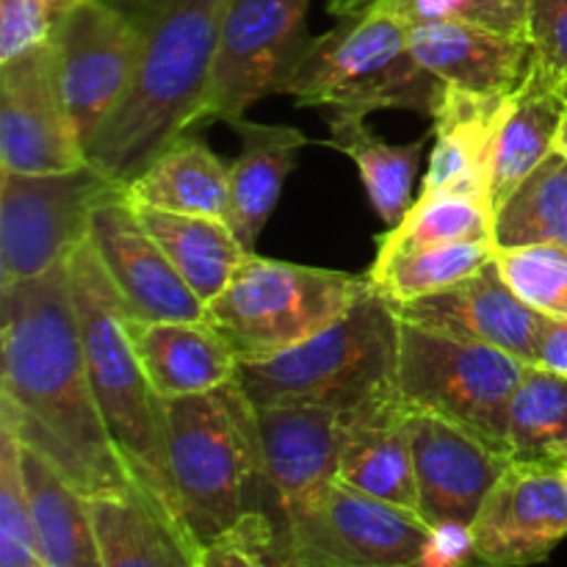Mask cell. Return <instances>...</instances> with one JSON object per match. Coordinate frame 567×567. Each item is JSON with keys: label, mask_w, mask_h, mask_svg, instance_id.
<instances>
[{"label": "cell", "mask_w": 567, "mask_h": 567, "mask_svg": "<svg viewBox=\"0 0 567 567\" xmlns=\"http://www.w3.org/2000/svg\"><path fill=\"white\" fill-rule=\"evenodd\" d=\"M410 50L441 83L485 97H507L532 64L529 39L507 37L468 20L413 22Z\"/></svg>", "instance_id": "20"}, {"label": "cell", "mask_w": 567, "mask_h": 567, "mask_svg": "<svg viewBox=\"0 0 567 567\" xmlns=\"http://www.w3.org/2000/svg\"><path fill=\"white\" fill-rule=\"evenodd\" d=\"M50 48L61 97L86 150L131 92L142 31L127 11L105 0H81L55 17Z\"/></svg>", "instance_id": "11"}, {"label": "cell", "mask_w": 567, "mask_h": 567, "mask_svg": "<svg viewBox=\"0 0 567 567\" xmlns=\"http://www.w3.org/2000/svg\"><path fill=\"white\" fill-rule=\"evenodd\" d=\"M399 316L371 286L327 330L280 354L238 363V385L255 408L319 404L354 413L396 391Z\"/></svg>", "instance_id": "6"}, {"label": "cell", "mask_w": 567, "mask_h": 567, "mask_svg": "<svg viewBox=\"0 0 567 567\" xmlns=\"http://www.w3.org/2000/svg\"><path fill=\"white\" fill-rule=\"evenodd\" d=\"M491 260H496L493 241H454L396 249V252H377L369 280L388 302L402 305L457 286L485 269Z\"/></svg>", "instance_id": "30"}, {"label": "cell", "mask_w": 567, "mask_h": 567, "mask_svg": "<svg viewBox=\"0 0 567 567\" xmlns=\"http://www.w3.org/2000/svg\"><path fill=\"white\" fill-rule=\"evenodd\" d=\"M443 89L446 83L415 61L410 22L385 3H374L308 39L277 94H291L299 109L327 114L419 111L432 116Z\"/></svg>", "instance_id": "5"}, {"label": "cell", "mask_w": 567, "mask_h": 567, "mask_svg": "<svg viewBox=\"0 0 567 567\" xmlns=\"http://www.w3.org/2000/svg\"><path fill=\"white\" fill-rule=\"evenodd\" d=\"M413 460L426 524L471 526L513 463V454L452 421L413 410Z\"/></svg>", "instance_id": "17"}, {"label": "cell", "mask_w": 567, "mask_h": 567, "mask_svg": "<svg viewBox=\"0 0 567 567\" xmlns=\"http://www.w3.org/2000/svg\"><path fill=\"white\" fill-rule=\"evenodd\" d=\"M529 42L537 64L567 97V0H532Z\"/></svg>", "instance_id": "38"}, {"label": "cell", "mask_w": 567, "mask_h": 567, "mask_svg": "<svg viewBox=\"0 0 567 567\" xmlns=\"http://www.w3.org/2000/svg\"><path fill=\"white\" fill-rule=\"evenodd\" d=\"M0 426L86 498L138 487L94 399L66 264L0 291Z\"/></svg>", "instance_id": "1"}, {"label": "cell", "mask_w": 567, "mask_h": 567, "mask_svg": "<svg viewBox=\"0 0 567 567\" xmlns=\"http://www.w3.org/2000/svg\"><path fill=\"white\" fill-rule=\"evenodd\" d=\"M103 567H199V548L181 524L133 487L89 498Z\"/></svg>", "instance_id": "23"}, {"label": "cell", "mask_w": 567, "mask_h": 567, "mask_svg": "<svg viewBox=\"0 0 567 567\" xmlns=\"http://www.w3.org/2000/svg\"><path fill=\"white\" fill-rule=\"evenodd\" d=\"M20 471L44 567H103L89 498L22 443Z\"/></svg>", "instance_id": "26"}, {"label": "cell", "mask_w": 567, "mask_h": 567, "mask_svg": "<svg viewBox=\"0 0 567 567\" xmlns=\"http://www.w3.org/2000/svg\"><path fill=\"white\" fill-rule=\"evenodd\" d=\"M338 480L380 502L421 515L413 460V410L399 388L349 413Z\"/></svg>", "instance_id": "19"}, {"label": "cell", "mask_w": 567, "mask_h": 567, "mask_svg": "<svg viewBox=\"0 0 567 567\" xmlns=\"http://www.w3.org/2000/svg\"><path fill=\"white\" fill-rule=\"evenodd\" d=\"M133 214L142 221L144 230L153 236V241L164 249L183 280L188 282L194 293L203 299V305L214 302L249 249L236 238L233 227L225 219L214 216L177 214V210L150 208V205H133Z\"/></svg>", "instance_id": "28"}, {"label": "cell", "mask_w": 567, "mask_h": 567, "mask_svg": "<svg viewBox=\"0 0 567 567\" xmlns=\"http://www.w3.org/2000/svg\"><path fill=\"white\" fill-rule=\"evenodd\" d=\"M327 122H330L327 144L354 161L371 208L382 216L388 227L399 225L415 203V172H419L421 153L426 150V138L391 144L374 136L365 127V116L358 114H327Z\"/></svg>", "instance_id": "29"}, {"label": "cell", "mask_w": 567, "mask_h": 567, "mask_svg": "<svg viewBox=\"0 0 567 567\" xmlns=\"http://www.w3.org/2000/svg\"><path fill=\"white\" fill-rule=\"evenodd\" d=\"M233 0H144L131 92L86 144V161L122 188L161 153L203 127L210 78Z\"/></svg>", "instance_id": "2"}, {"label": "cell", "mask_w": 567, "mask_h": 567, "mask_svg": "<svg viewBox=\"0 0 567 567\" xmlns=\"http://www.w3.org/2000/svg\"><path fill=\"white\" fill-rule=\"evenodd\" d=\"M524 371V360L491 343L399 319V396L415 413L452 421L507 454L509 402Z\"/></svg>", "instance_id": "9"}, {"label": "cell", "mask_w": 567, "mask_h": 567, "mask_svg": "<svg viewBox=\"0 0 567 567\" xmlns=\"http://www.w3.org/2000/svg\"><path fill=\"white\" fill-rule=\"evenodd\" d=\"M44 3H48L50 11H53V14L59 17V14H64L66 9H72V6H75V3H81V0H44Z\"/></svg>", "instance_id": "43"}, {"label": "cell", "mask_w": 567, "mask_h": 567, "mask_svg": "<svg viewBox=\"0 0 567 567\" xmlns=\"http://www.w3.org/2000/svg\"><path fill=\"white\" fill-rule=\"evenodd\" d=\"M258 410L264 487L255 509L282 515L338 480L349 413L319 404H269Z\"/></svg>", "instance_id": "16"}, {"label": "cell", "mask_w": 567, "mask_h": 567, "mask_svg": "<svg viewBox=\"0 0 567 567\" xmlns=\"http://www.w3.org/2000/svg\"><path fill=\"white\" fill-rule=\"evenodd\" d=\"M535 365L567 377V319H546L537 343Z\"/></svg>", "instance_id": "41"}, {"label": "cell", "mask_w": 567, "mask_h": 567, "mask_svg": "<svg viewBox=\"0 0 567 567\" xmlns=\"http://www.w3.org/2000/svg\"><path fill=\"white\" fill-rule=\"evenodd\" d=\"M565 109V92L532 55L524 81L507 94L493 142L487 166V199L493 214L557 150Z\"/></svg>", "instance_id": "21"}, {"label": "cell", "mask_w": 567, "mask_h": 567, "mask_svg": "<svg viewBox=\"0 0 567 567\" xmlns=\"http://www.w3.org/2000/svg\"><path fill=\"white\" fill-rule=\"evenodd\" d=\"M476 551L493 567L546 563L567 537V482L551 460H513L471 524Z\"/></svg>", "instance_id": "14"}, {"label": "cell", "mask_w": 567, "mask_h": 567, "mask_svg": "<svg viewBox=\"0 0 567 567\" xmlns=\"http://www.w3.org/2000/svg\"><path fill=\"white\" fill-rule=\"evenodd\" d=\"M127 336L161 399L214 391L236 380L241 363L208 321H142L127 316Z\"/></svg>", "instance_id": "22"}, {"label": "cell", "mask_w": 567, "mask_h": 567, "mask_svg": "<svg viewBox=\"0 0 567 567\" xmlns=\"http://www.w3.org/2000/svg\"><path fill=\"white\" fill-rule=\"evenodd\" d=\"M496 258L504 280L518 299L548 319H567V247L529 244L496 249Z\"/></svg>", "instance_id": "34"}, {"label": "cell", "mask_w": 567, "mask_h": 567, "mask_svg": "<svg viewBox=\"0 0 567 567\" xmlns=\"http://www.w3.org/2000/svg\"><path fill=\"white\" fill-rule=\"evenodd\" d=\"M454 241H493V208L487 194L471 188L419 194L408 216L377 238V252Z\"/></svg>", "instance_id": "32"}, {"label": "cell", "mask_w": 567, "mask_h": 567, "mask_svg": "<svg viewBox=\"0 0 567 567\" xmlns=\"http://www.w3.org/2000/svg\"><path fill=\"white\" fill-rule=\"evenodd\" d=\"M0 567H44L20 471V441L0 426Z\"/></svg>", "instance_id": "35"}, {"label": "cell", "mask_w": 567, "mask_h": 567, "mask_svg": "<svg viewBox=\"0 0 567 567\" xmlns=\"http://www.w3.org/2000/svg\"><path fill=\"white\" fill-rule=\"evenodd\" d=\"M374 3L377 0H327V9H330V14H336V17H352Z\"/></svg>", "instance_id": "42"}, {"label": "cell", "mask_w": 567, "mask_h": 567, "mask_svg": "<svg viewBox=\"0 0 567 567\" xmlns=\"http://www.w3.org/2000/svg\"><path fill=\"white\" fill-rule=\"evenodd\" d=\"M563 463H567V449L563 452V457H559V465H563Z\"/></svg>", "instance_id": "45"}, {"label": "cell", "mask_w": 567, "mask_h": 567, "mask_svg": "<svg viewBox=\"0 0 567 567\" xmlns=\"http://www.w3.org/2000/svg\"><path fill=\"white\" fill-rule=\"evenodd\" d=\"M369 291V271L352 275L249 252L225 291L205 305V321L238 360L271 358L327 330Z\"/></svg>", "instance_id": "7"}, {"label": "cell", "mask_w": 567, "mask_h": 567, "mask_svg": "<svg viewBox=\"0 0 567 567\" xmlns=\"http://www.w3.org/2000/svg\"><path fill=\"white\" fill-rule=\"evenodd\" d=\"M233 131L241 138V153L230 161L227 225L233 227L238 241L255 252V241L275 214L282 186L310 138L297 127L260 125L247 120L233 122Z\"/></svg>", "instance_id": "24"}, {"label": "cell", "mask_w": 567, "mask_h": 567, "mask_svg": "<svg viewBox=\"0 0 567 567\" xmlns=\"http://www.w3.org/2000/svg\"><path fill=\"white\" fill-rule=\"evenodd\" d=\"M308 9L310 0H233L221 25L203 125L216 120L233 125L260 97L277 94L308 42Z\"/></svg>", "instance_id": "12"}, {"label": "cell", "mask_w": 567, "mask_h": 567, "mask_svg": "<svg viewBox=\"0 0 567 567\" xmlns=\"http://www.w3.org/2000/svg\"><path fill=\"white\" fill-rule=\"evenodd\" d=\"M413 567H493L480 557L468 524H437Z\"/></svg>", "instance_id": "40"}, {"label": "cell", "mask_w": 567, "mask_h": 567, "mask_svg": "<svg viewBox=\"0 0 567 567\" xmlns=\"http://www.w3.org/2000/svg\"><path fill=\"white\" fill-rule=\"evenodd\" d=\"M125 199L177 214L230 216V161H221L192 133L161 153L125 186Z\"/></svg>", "instance_id": "27"}, {"label": "cell", "mask_w": 567, "mask_h": 567, "mask_svg": "<svg viewBox=\"0 0 567 567\" xmlns=\"http://www.w3.org/2000/svg\"><path fill=\"white\" fill-rule=\"evenodd\" d=\"M175 520L197 548L236 529L260 502L258 410L238 380L164 399Z\"/></svg>", "instance_id": "3"}, {"label": "cell", "mask_w": 567, "mask_h": 567, "mask_svg": "<svg viewBox=\"0 0 567 567\" xmlns=\"http://www.w3.org/2000/svg\"><path fill=\"white\" fill-rule=\"evenodd\" d=\"M266 509H252L233 532L199 548V567H271L264 554Z\"/></svg>", "instance_id": "39"}, {"label": "cell", "mask_w": 567, "mask_h": 567, "mask_svg": "<svg viewBox=\"0 0 567 567\" xmlns=\"http://www.w3.org/2000/svg\"><path fill=\"white\" fill-rule=\"evenodd\" d=\"M122 186L92 164L55 175L0 172V291L48 275L89 241L92 216Z\"/></svg>", "instance_id": "10"}, {"label": "cell", "mask_w": 567, "mask_h": 567, "mask_svg": "<svg viewBox=\"0 0 567 567\" xmlns=\"http://www.w3.org/2000/svg\"><path fill=\"white\" fill-rule=\"evenodd\" d=\"M432 526L424 515L332 480L282 515H269L264 554L275 567H413Z\"/></svg>", "instance_id": "8"}, {"label": "cell", "mask_w": 567, "mask_h": 567, "mask_svg": "<svg viewBox=\"0 0 567 567\" xmlns=\"http://www.w3.org/2000/svg\"><path fill=\"white\" fill-rule=\"evenodd\" d=\"M557 150H559V153H563L565 158H567V109H565V116H563V122H559V133H557Z\"/></svg>", "instance_id": "44"}, {"label": "cell", "mask_w": 567, "mask_h": 567, "mask_svg": "<svg viewBox=\"0 0 567 567\" xmlns=\"http://www.w3.org/2000/svg\"><path fill=\"white\" fill-rule=\"evenodd\" d=\"M66 271L83 360L111 443L133 482L175 518L164 399L150 385L127 336V310L122 297L89 241L66 260Z\"/></svg>", "instance_id": "4"}, {"label": "cell", "mask_w": 567, "mask_h": 567, "mask_svg": "<svg viewBox=\"0 0 567 567\" xmlns=\"http://www.w3.org/2000/svg\"><path fill=\"white\" fill-rule=\"evenodd\" d=\"M393 310L410 324L465 341L491 343L515 354L526 365H535L537 343L548 319L518 299V293L507 286L498 269V258L446 291L393 305Z\"/></svg>", "instance_id": "18"}, {"label": "cell", "mask_w": 567, "mask_h": 567, "mask_svg": "<svg viewBox=\"0 0 567 567\" xmlns=\"http://www.w3.org/2000/svg\"><path fill=\"white\" fill-rule=\"evenodd\" d=\"M53 28L55 14L44 0H0V64L50 44Z\"/></svg>", "instance_id": "37"}, {"label": "cell", "mask_w": 567, "mask_h": 567, "mask_svg": "<svg viewBox=\"0 0 567 567\" xmlns=\"http://www.w3.org/2000/svg\"><path fill=\"white\" fill-rule=\"evenodd\" d=\"M563 476H565V482H567V463H563Z\"/></svg>", "instance_id": "46"}, {"label": "cell", "mask_w": 567, "mask_h": 567, "mask_svg": "<svg viewBox=\"0 0 567 567\" xmlns=\"http://www.w3.org/2000/svg\"><path fill=\"white\" fill-rule=\"evenodd\" d=\"M89 164L55 81L53 48L0 64V172L55 175Z\"/></svg>", "instance_id": "13"}, {"label": "cell", "mask_w": 567, "mask_h": 567, "mask_svg": "<svg viewBox=\"0 0 567 567\" xmlns=\"http://www.w3.org/2000/svg\"><path fill=\"white\" fill-rule=\"evenodd\" d=\"M89 244L131 319L205 321L203 299L144 230L125 199V188L94 210Z\"/></svg>", "instance_id": "15"}, {"label": "cell", "mask_w": 567, "mask_h": 567, "mask_svg": "<svg viewBox=\"0 0 567 567\" xmlns=\"http://www.w3.org/2000/svg\"><path fill=\"white\" fill-rule=\"evenodd\" d=\"M496 249L529 244L567 247V158L554 150L493 214Z\"/></svg>", "instance_id": "31"}, {"label": "cell", "mask_w": 567, "mask_h": 567, "mask_svg": "<svg viewBox=\"0 0 567 567\" xmlns=\"http://www.w3.org/2000/svg\"><path fill=\"white\" fill-rule=\"evenodd\" d=\"M507 443L513 460L559 463L567 449V377L526 365L509 402Z\"/></svg>", "instance_id": "33"}, {"label": "cell", "mask_w": 567, "mask_h": 567, "mask_svg": "<svg viewBox=\"0 0 567 567\" xmlns=\"http://www.w3.org/2000/svg\"><path fill=\"white\" fill-rule=\"evenodd\" d=\"M402 14L404 20H468L507 37L529 39L532 0H377Z\"/></svg>", "instance_id": "36"}, {"label": "cell", "mask_w": 567, "mask_h": 567, "mask_svg": "<svg viewBox=\"0 0 567 567\" xmlns=\"http://www.w3.org/2000/svg\"><path fill=\"white\" fill-rule=\"evenodd\" d=\"M507 97H485L446 86L432 114V155L421 194L471 188L487 194V166Z\"/></svg>", "instance_id": "25"}]
</instances>
